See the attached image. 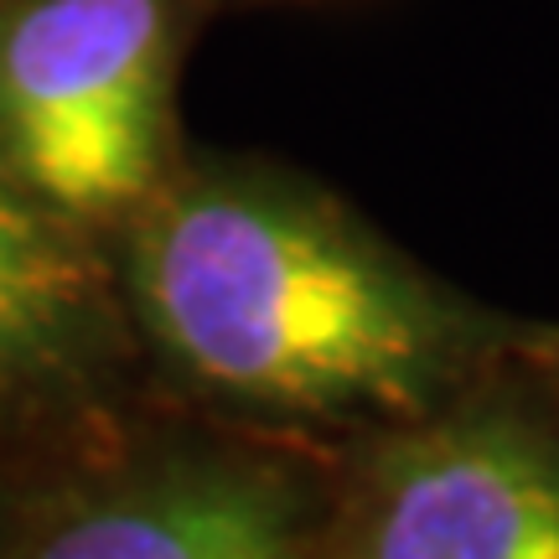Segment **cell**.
<instances>
[{"label": "cell", "mask_w": 559, "mask_h": 559, "mask_svg": "<svg viewBox=\"0 0 559 559\" xmlns=\"http://www.w3.org/2000/svg\"><path fill=\"white\" fill-rule=\"evenodd\" d=\"M109 254L140 362L177 400L332 466L451 404L523 337L260 156L187 151Z\"/></svg>", "instance_id": "6da1fadb"}, {"label": "cell", "mask_w": 559, "mask_h": 559, "mask_svg": "<svg viewBox=\"0 0 559 559\" xmlns=\"http://www.w3.org/2000/svg\"><path fill=\"white\" fill-rule=\"evenodd\" d=\"M198 21L202 0H0V166L109 243L187 156Z\"/></svg>", "instance_id": "7a4b0ae2"}, {"label": "cell", "mask_w": 559, "mask_h": 559, "mask_svg": "<svg viewBox=\"0 0 559 559\" xmlns=\"http://www.w3.org/2000/svg\"><path fill=\"white\" fill-rule=\"evenodd\" d=\"M317 559H559V404L519 347L337 461Z\"/></svg>", "instance_id": "3957f363"}, {"label": "cell", "mask_w": 559, "mask_h": 559, "mask_svg": "<svg viewBox=\"0 0 559 559\" xmlns=\"http://www.w3.org/2000/svg\"><path fill=\"white\" fill-rule=\"evenodd\" d=\"M140 373L109 243L0 166V430L94 466L130 445Z\"/></svg>", "instance_id": "277c9868"}, {"label": "cell", "mask_w": 559, "mask_h": 559, "mask_svg": "<svg viewBox=\"0 0 559 559\" xmlns=\"http://www.w3.org/2000/svg\"><path fill=\"white\" fill-rule=\"evenodd\" d=\"M311 461L243 436L124 445L21 528L5 559H317Z\"/></svg>", "instance_id": "5b68a950"}, {"label": "cell", "mask_w": 559, "mask_h": 559, "mask_svg": "<svg viewBox=\"0 0 559 559\" xmlns=\"http://www.w3.org/2000/svg\"><path fill=\"white\" fill-rule=\"evenodd\" d=\"M519 358L534 368V379H539L559 404V326H523Z\"/></svg>", "instance_id": "8992f818"}]
</instances>
